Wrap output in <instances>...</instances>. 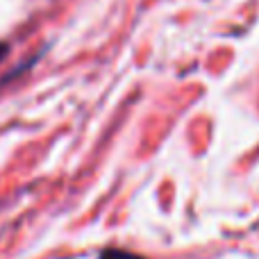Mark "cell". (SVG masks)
<instances>
[{"label": "cell", "mask_w": 259, "mask_h": 259, "mask_svg": "<svg viewBox=\"0 0 259 259\" xmlns=\"http://www.w3.org/2000/svg\"><path fill=\"white\" fill-rule=\"evenodd\" d=\"M98 259H143L134 252H127V250H118V248H109V250H103Z\"/></svg>", "instance_id": "1"}, {"label": "cell", "mask_w": 259, "mask_h": 259, "mask_svg": "<svg viewBox=\"0 0 259 259\" xmlns=\"http://www.w3.org/2000/svg\"><path fill=\"white\" fill-rule=\"evenodd\" d=\"M5 55H7V46H5V44H0V59H3Z\"/></svg>", "instance_id": "2"}]
</instances>
